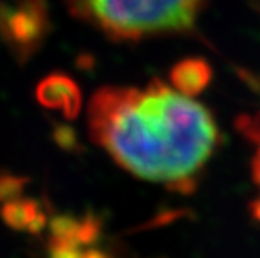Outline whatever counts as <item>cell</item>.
I'll list each match as a JSON object with an SVG mask.
<instances>
[{"label":"cell","mask_w":260,"mask_h":258,"mask_svg":"<svg viewBox=\"0 0 260 258\" xmlns=\"http://www.w3.org/2000/svg\"><path fill=\"white\" fill-rule=\"evenodd\" d=\"M47 29L46 0L0 2V37L20 60L36 52Z\"/></svg>","instance_id":"3"},{"label":"cell","mask_w":260,"mask_h":258,"mask_svg":"<svg viewBox=\"0 0 260 258\" xmlns=\"http://www.w3.org/2000/svg\"><path fill=\"white\" fill-rule=\"evenodd\" d=\"M37 101L47 109L60 111L68 119L77 116L81 109V91L76 82L64 74H51L36 87Z\"/></svg>","instance_id":"4"},{"label":"cell","mask_w":260,"mask_h":258,"mask_svg":"<svg viewBox=\"0 0 260 258\" xmlns=\"http://www.w3.org/2000/svg\"><path fill=\"white\" fill-rule=\"evenodd\" d=\"M27 185V178L15 176V174L0 173V203H7L20 198L24 186Z\"/></svg>","instance_id":"7"},{"label":"cell","mask_w":260,"mask_h":258,"mask_svg":"<svg viewBox=\"0 0 260 258\" xmlns=\"http://www.w3.org/2000/svg\"><path fill=\"white\" fill-rule=\"evenodd\" d=\"M0 216L10 228L27 230L30 233L42 232L47 225V215L32 198H17L4 203L0 208Z\"/></svg>","instance_id":"6"},{"label":"cell","mask_w":260,"mask_h":258,"mask_svg":"<svg viewBox=\"0 0 260 258\" xmlns=\"http://www.w3.org/2000/svg\"><path fill=\"white\" fill-rule=\"evenodd\" d=\"M54 138L59 142V146L62 148H71L74 144V136H73V131L68 129V128H59L54 134Z\"/></svg>","instance_id":"9"},{"label":"cell","mask_w":260,"mask_h":258,"mask_svg":"<svg viewBox=\"0 0 260 258\" xmlns=\"http://www.w3.org/2000/svg\"><path fill=\"white\" fill-rule=\"evenodd\" d=\"M76 17L119 41L181 34L195 27L203 0H66Z\"/></svg>","instance_id":"2"},{"label":"cell","mask_w":260,"mask_h":258,"mask_svg":"<svg viewBox=\"0 0 260 258\" xmlns=\"http://www.w3.org/2000/svg\"><path fill=\"white\" fill-rule=\"evenodd\" d=\"M250 213H252V216L257 219V222L260 223V195H258V198L257 200H253L252 201V205H250Z\"/></svg>","instance_id":"10"},{"label":"cell","mask_w":260,"mask_h":258,"mask_svg":"<svg viewBox=\"0 0 260 258\" xmlns=\"http://www.w3.org/2000/svg\"><path fill=\"white\" fill-rule=\"evenodd\" d=\"M248 133H250L252 138L258 142V151L255 158H253V164H252V174H253L255 183L260 185V114L252 121V124L248 123Z\"/></svg>","instance_id":"8"},{"label":"cell","mask_w":260,"mask_h":258,"mask_svg":"<svg viewBox=\"0 0 260 258\" xmlns=\"http://www.w3.org/2000/svg\"><path fill=\"white\" fill-rule=\"evenodd\" d=\"M212 69L203 59H185L171 69V87L188 97H195L210 84Z\"/></svg>","instance_id":"5"},{"label":"cell","mask_w":260,"mask_h":258,"mask_svg":"<svg viewBox=\"0 0 260 258\" xmlns=\"http://www.w3.org/2000/svg\"><path fill=\"white\" fill-rule=\"evenodd\" d=\"M92 141L136 178L190 191L218 144L207 107L159 79L146 87L106 86L87 107Z\"/></svg>","instance_id":"1"}]
</instances>
